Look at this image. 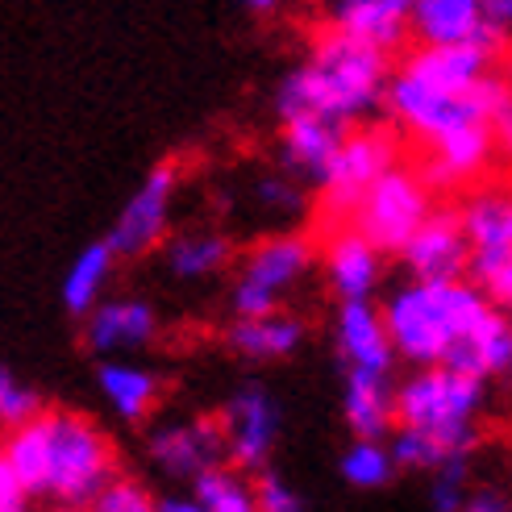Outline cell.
I'll use <instances>...</instances> for the list:
<instances>
[{"label":"cell","instance_id":"1f68e13d","mask_svg":"<svg viewBox=\"0 0 512 512\" xmlns=\"http://www.w3.org/2000/svg\"><path fill=\"white\" fill-rule=\"evenodd\" d=\"M155 508L159 496H150V488L134 475H117L92 504V512H155Z\"/></svg>","mask_w":512,"mask_h":512},{"label":"cell","instance_id":"cb8c5ba5","mask_svg":"<svg viewBox=\"0 0 512 512\" xmlns=\"http://www.w3.org/2000/svg\"><path fill=\"white\" fill-rule=\"evenodd\" d=\"M496 155L500 150H496L492 125H471V130H458V134L442 138L438 146H429L421 159V175L429 188H458V184L479 179L492 167Z\"/></svg>","mask_w":512,"mask_h":512},{"label":"cell","instance_id":"3957f363","mask_svg":"<svg viewBox=\"0 0 512 512\" xmlns=\"http://www.w3.org/2000/svg\"><path fill=\"white\" fill-rule=\"evenodd\" d=\"M392 75L396 71L383 50H371L325 25L304 50V59L279 75L271 105L279 121L317 113L346 130H363L367 117L388 109Z\"/></svg>","mask_w":512,"mask_h":512},{"label":"cell","instance_id":"4dcf8cb0","mask_svg":"<svg viewBox=\"0 0 512 512\" xmlns=\"http://www.w3.org/2000/svg\"><path fill=\"white\" fill-rule=\"evenodd\" d=\"M42 413L46 408H42V400H38V392L30 388V383L17 379L13 367L0 371V421H5V429H17V425L34 421Z\"/></svg>","mask_w":512,"mask_h":512},{"label":"cell","instance_id":"d6a6232c","mask_svg":"<svg viewBox=\"0 0 512 512\" xmlns=\"http://www.w3.org/2000/svg\"><path fill=\"white\" fill-rule=\"evenodd\" d=\"M254 492H259V512H309L304 508V496L279 471L254 475Z\"/></svg>","mask_w":512,"mask_h":512},{"label":"cell","instance_id":"603a6c76","mask_svg":"<svg viewBox=\"0 0 512 512\" xmlns=\"http://www.w3.org/2000/svg\"><path fill=\"white\" fill-rule=\"evenodd\" d=\"M396 383L392 375L346 371L342 375V421L358 442H392L396 433Z\"/></svg>","mask_w":512,"mask_h":512},{"label":"cell","instance_id":"9c48e42d","mask_svg":"<svg viewBox=\"0 0 512 512\" xmlns=\"http://www.w3.org/2000/svg\"><path fill=\"white\" fill-rule=\"evenodd\" d=\"M217 421L225 433L229 467H238L246 475L271 471V454L284 433V404L267 388L263 379H242L229 388V396L217 408Z\"/></svg>","mask_w":512,"mask_h":512},{"label":"cell","instance_id":"4fadbf2b","mask_svg":"<svg viewBox=\"0 0 512 512\" xmlns=\"http://www.w3.org/2000/svg\"><path fill=\"white\" fill-rule=\"evenodd\" d=\"M159 334H163V317L155 300L138 292H113L88 321H80V338L96 354V363H105V358H138L159 342Z\"/></svg>","mask_w":512,"mask_h":512},{"label":"cell","instance_id":"6da1fadb","mask_svg":"<svg viewBox=\"0 0 512 512\" xmlns=\"http://www.w3.org/2000/svg\"><path fill=\"white\" fill-rule=\"evenodd\" d=\"M0 463L38 500L92 508L117 479V446L105 425L80 408H46L42 417L5 429Z\"/></svg>","mask_w":512,"mask_h":512},{"label":"cell","instance_id":"d4e9b609","mask_svg":"<svg viewBox=\"0 0 512 512\" xmlns=\"http://www.w3.org/2000/svg\"><path fill=\"white\" fill-rule=\"evenodd\" d=\"M117 250L105 242V238H96L88 246L75 250V259L67 263L63 279H59V304H63V313L75 317V321H88L100 304L109 300V284L117 279Z\"/></svg>","mask_w":512,"mask_h":512},{"label":"cell","instance_id":"2e32d148","mask_svg":"<svg viewBox=\"0 0 512 512\" xmlns=\"http://www.w3.org/2000/svg\"><path fill=\"white\" fill-rule=\"evenodd\" d=\"M159 254H163L167 279L171 284H184V288H204V284H213V279L234 275V267L242 259L234 238H229L221 225L179 229V234L167 238V246Z\"/></svg>","mask_w":512,"mask_h":512},{"label":"cell","instance_id":"5bb4252c","mask_svg":"<svg viewBox=\"0 0 512 512\" xmlns=\"http://www.w3.org/2000/svg\"><path fill=\"white\" fill-rule=\"evenodd\" d=\"M383 254L375 242H367L358 229L346 225H329L321 238V279L325 288L334 292L338 304H358V300H375L388 267H383Z\"/></svg>","mask_w":512,"mask_h":512},{"label":"cell","instance_id":"f1b7e54d","mask_svg":"<svg viewBox=\"0 0 512 512\" xmlns=\"http://www.w3.org/2000/svg\"><path fill=\"white\" fill-rule=\"evenodd\" d=\"M204 504V512H259V492H254V479L238 467H217L204 475L192 488Z\"/></svg>","mask_w":512,"mask_h":512},{"label":"cell","instance_id":"60d3db41","mask_svg":"<svg viewBox=\"0 0 512 512\" xmlns=\"http://www.w3.org/2000/svg\"><path fill=\"white\" fill-rule=\"evenodd\" d=\"M500 309H504V317H508V321H512V292H508V300H504V304H500Z\"/></svg>","mask_w":512,"mask_h":512},{"label":"cell","instance_id":"8d00e7d4","mask_svg":"<svg viewBox=\"0 0 512 512\" xmlns=\"http://www.w3.org/2000/svg\"><path fill=\"white\" fill-rule=\"evenodd\" d=\"M492 134H496V150H500V155L512 163V96H508V105L496 113Z\"/></svg>","mask_w":512,"mask_h":512},{"label":"cell","instance_id":"83f0119b","mask_svg":"<svg viewBox=\"0 0 512 512\" xmlns=\"http://www.w3.org/2000/svg\"><path fill=\"white\" fill-rule=\"evenodd\" d=\"M396 471H400V463L392 454V442H358V438H350L342 458H338V475L354 492H383L396 479Z\"/></svg>","mask_w":512,"mask_h":512},{"label":"cell","instance_id":"d6986e66","mask_svg":"<svg viewBox=\"0 0 512 512\" xmlns=\"http://www.w3.org/2000/svg\"><path fill=\"white\" fill-rule=\"evenodd\" d=\"M413 38L429 50H492L496 34L483 13V0H417L413 5Z\"/></svg>","mask_w":512,"mask_h":512},{"label":"cell","instance_id":"ab89813d","mask_svg":"<svg viewBox=\"0 0 512 512\" xmlns=\"http://www.w3.org/2000/svg\"><path fill=\"white\" fill-rule=\"evenodd\" d=\"M46 512H92V508H63V504H50Z\"/></svg>","mask_w":512,"mask_h":512},{"label":"cell","instance_id":"52a82bcc","mask_svg":"<svg viewBox=\"0 0 512 512\" xmlns=\"http://www.w3.org/2000/svg\"><path fill=\"white\" fill-rule=\"evenodd\" d=\"M433 188L425 184L421 167L396 163L379 184L358 200V209L350 213V225L375 242L383 254H404L408 242L417 238V229L433 217Z\"/></svg>","mask_w":512,"mask_h":512},{"label":"cell","instance_id":"e0dca14e","mask_svg":"<svg viewBox=\"0 0 512 512\" xmlns=\"http://www.w3.org/2000/svg\"><path fill=\"white\" fill-rule=\"evenodd\" d=\"M400 263L408 279H471V242L458 209H433Z\"/></svg>","mask_w":512,"mask_h":512},{"label":"cell","instance_id":"d590c367","mask_svg":"<svg viewBox=\"0 0 512 512\" xmlns=\"http://www.w3.org/2000/svg\"><path fill=\"white\" fill-rule=\"evenodd\" d=\"M483 13H488V25H492L496 42L512 38V0H483Z\"/></svg>","mask_w":512,"mask_h":512},{"label":"cell","instance_id":"277c9868","mask_svg":"<svg viewBox=\"0 0 512 512\" xmlns=\"http://www.w3.org/2000/svg\"><path fill=\"white\" fill-rule=\"evenodd\" d=\"M383 321L396 346V358L408 371L450 367L475 329L488 321L500 304L471 279H400L379 300Z\"/></svg>","mask_w":512,"mask_h":512},{"label":"cell","instance_id":"7c38bea8","mask_svg":"<svg viewBox=\"0 0 512 512\" xmlns=\"http://www.w3.org/2000/svg\"><path fill=\"white\" fill-rule=\"evenodd\" d=\"M396 138L388 130H375V125H363V130H350L338 159L329 163L325 179H321V200L329 217H350L383 175L396 167Z\"/></svg>","mask_w":512,"mask_h":512},{"label":"cell","instance_id":"7402d4cb","mask_svg":"<svg viewBox=\"0 0 512 512\" xmlns=\"http://www.w3.org/2000/svg\"><path fill=\"white\" fill-rule=\"evenodd\" d=\"M309 325L296 313H271V317H246V321H229L225 325V350L242 358L250 367H271V363H288L304 350Z\"/></svg>","mask_w":512,"mask_h":512},{"label":"cell","instance_id":"7a4b0ae2","mask_svg":"<svg viewBox=\"0 0 512 512\" xmlns=\"http://www.w3.org/2000/svg\"><path fill=\"white\" fill-rule=\"evenodd\" d=\"M488 408V383L454 367H421L396 383L392 454L400 471L438 475L454 463H471L479 421Z\"/></svg>","mask_w":512,"mask_h":512},{"label":"cell","instance_id":"ffe728a7","mask_svg":"<svg viewBox=\"0 0 512 512\" xmlns=\"http://www.w3.org/2000/svg\"><path fill=\"white\" fill-rule=\"evenodd\" d=\"M346 134H350L346 125L317 117V113H300V117L279 121V167L296 175L300 184L321 188V179H325L329 163L338 159Z\"/></svg>","mask_w":512,"mask_h":512},{"label":"cell","instance_id":"4316f807","mask_svg":"<svg viewBox=\"0 0 512 512\" xmlns=\"http://www.w3.org/2000/svg\"><path fill=\"white\" fill-rule=\"evenodd\" d=\"M246 200L263 221H275L279 229H288L292 221L304 217V209H309V200H304V184L296 175H288L284 167L254 175L246 184Z\"/></svg>","mask_w":512,"mask_h":512},{"label":"cell","instance_id":"8fae6325","mask_svg":"<svg viewBox=\"0 0 512 512\" xmlns=\"http://www.w3.org/2000/svg\"><path fill=\"white\" fill-rule=\"evenodd\" d=\"M175 196H179V163L163 159L142 175V184L125 196L109 225L105 242L117 250V259H142V254L167 246Z\"/></svg>","mask_w":512,"mask_h":512},{"label":"cell","instance_id":"e575fe53","mask_svg":"<svg viewBox=\"0 0 512 512\" xmlns=\"http://www.w3.org/2000/svg\"><path fill=\"white\" fill-rule=\"evenodd\" d=\"M463 512H512V500L504 488H496V483H479L471 492V500L463 504Z\"/></svg>","mask_w":512,"mask_h":512},{"label":"cell","instance_id":"74e56055","mask_svg":"<svg viewBox=\"0 0 512 512\" xmlns=\"http://www.w3.org/2000/svg\"><path fill=\"white\" fill-rule=\"evenodd\" d=\"M155 512H204V504H200V496L192 488L188 492H163Z\"/></svg>","mask_w":512,"mask_h":512},{"label":"cell","instance_id":"f546056e","mask_svg":"<svg viewBox=\"0 0 512 512\" xmlns=\"http://www.w3.org/2000/svg\"><path fill=\"white\" fill-rule=\"evenodd\" d=\"M471 463H454L438 475H429L425 483V508L429 512H463V504L471 500Z\"/></svg>","mask_w":512,"mask_h":512},{"label":"cell","instance_id":"30bf717a","mask_svg":"<svg viewBox=\"0 0 512 512\" xmlns=\"http://www.w3.org/2000/svg\"><path fill=\"white\" fill-rule=\"evenodd\" d=\"M146 463L167 479H179L196 488V483L229 463L221 421L209 413H175L159 417L146 429Z\"/></svg>","mask_w":512,"mask_h":512},{"label":"cell","instance_id":"836d02e7","mask_svg":"<svg viewBox=\"0 0 512 512\" xmlns=\"http://www.w3.org/2000/svg\"><path fill=\"white\" fill-rule=\"evenodd\" d=\"M34 492L25 488V483L0 463V512H34Z\"/></svg>","mask_w":512,"mask_h":512},{"label":"cell","instance_id":"484cf974","mask_svg":"<svg viewBox=\"0 0 512 512\" xmlns=\"http://www.w3.org/2000/svg\"><path fill=\"white\" fill-rule=\"evenodd\" d=\"M450 367L471 375V379H483V383L512 375V321L504 317V309H496L463 346H458Z\"/></svg>","mask_w":512,"mask_h":512},{"label":"cell","instance_id":"5b68a950","mask_svg":"<svg viewBox=\"0 0 512 512\" xmlns=\"http://www.w3.org/2000/svg\"><path fill=\"white\" fill-rule=\"evenodd\" d=\"M313 267H321V250L300 229H275V234L250 242L225 288L229 321L284 313L288 296L309 279Z\"/></svg>","mask_w":512,"mask_h":512},{"label":"cell","instance_id":"9a60e30c","mask_svg":"<svg viewBox=\"0 0 512 512\" xmlns=\"http://www.w3.org/2000/svg\"><path fill=\"white\" fill-rule=\"evenodd\" d=\"M96 396L105 413L121 425H155V413L163 404V375L146 358H105L92 371Z\"/></svg>","mask_w":512,"mask_h":512},{"label":"cell","instance_id":"ac0fdd59","mask_svg":"<svg viewBox=\"0 0 512 512\" xmlns=\"http://www.w3.org/2000/svg\"><path fill=\"white\" fill-rule=\"evenodd\" d=\"M334 350L342 358L346 371H371V375H392L400 363L388 321L375 300H358V304H338L334 309Z\"/></svg>","mask_w":512,"mask_h":512},{"label":"cell","instance_id":"ba28073f","mask_svg":"<svg viewBox=\"0 0 512 512\" xmlns=\"http://www.w3.org/2000/svg\"><path fill=\"white\" fill-rule=\"evenodd\" d=\"M471 242V284L496 304L512 292V184H479L458 204Z\"/></svg>","mask_w":512,"mask_h":512},{"label":"cell","instance_id":"f35d334b","mask_svg":"<svg viewBox=\"0 0 512 512\" xmlns=\"http://www.w3.org/2000/svg\"><path fill=\"white\" fill-rule=\"evenodd\" d=\"M504 84H508V92H512V50H508V63H504Z\"/></svg>","mask_w":512,"mask_h":512},{"label":"cell","instance_id":"8992f818","mask_svg":"<svg viewBox=\"0 0 512 512\" xmlns=\"http://www.w3.org/2000/svg\"><path fill=\"white\" fill-rule=\"evenodd\" d=\"M508 96L512 92L504 84V75H492V80L479 84L475 92H442V88H429L396 67L392 88H388V109L383 113H388L408 138H417L429 150L458 130L492 125L496 113L508 105Z\"/></svg>","mask_w":512,"mask_h":512},{"label":"cell","instance_id":"44dd1931","mask_svg":"<svg viewBox=\"0 0 512 512\" xmlns=\"http://www.w3.org/2000/svg\"><path fill=\"white\" fill-rule=\"evenodd\" d=\"M329 30H338L371 50L392 55L413 38V5L408 0H338L329 5Z\"/></svg>","mask_w":512,"mask_h":512}]
</instances>
